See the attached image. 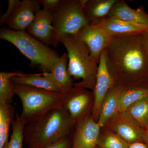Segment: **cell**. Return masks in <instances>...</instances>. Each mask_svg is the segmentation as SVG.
<instances>
[{
	"label": "cell",
	"instance_id": "1",
	"mask_svg": "<svg viewBox=\"0 0 148 148\" xmlns=\"http://www.w3.org/2000/svg\"><path fill=\"white\" fill-rule=\"evenodd\" d=\"M105 50L114 86L123 90L148 87V54L142 33L113 36Z\"/></svg>",
	"mask_w": 148,
	"mask_h": 148
},
{
	"label": "cell",
	"instance_id": "2",
	"mask_svg": "<svg viewBox=\"0 0 148 148\" xmlns=\"http://www.w3.org/2000/svg\"><path fill=\"white\" fill-rule=\"evenodd\" d=\"M76 125L61 106L27 123L24 128V142L29 148H43L73 137Z\"/></svg>",
	"mask_w": 148,
	"mask_h": 148
},
{
	"label": "cell",
	"instance_id": "3",
	"mask_svg": "<svg viewBox=\"0 0 148 148\" xmlns=\"http://www.w3.org/2000/svg\"><path fill=\"white\" fill-rule=\"evenodd\" d=\"M67 51L69 64L67 71L70 76L82 79L74 86L90 89L95 88L98 64L93 58L87 45L75 35H66L58 37Z\"/></svg>",
	"mask_w": 148,
	"mask_h": 148
},
{
	"label": "cell",
	"instance_id": "4",
	"mask_svg": "<svg viewBox=\"0 0 148 148\" xmlns=\"http://www.w3.org/2000/svg\"><path fill=\"white\" fill-rule=\"evenodd\" d=\"M0 38L11 43L31 61L33 66H39L45 73H50L60 56L55 50L42 42L27 31L4 28Z\"/></svg>",
	"mask_w": 148,
	"mask_h": 148
},
{
	"label": "cell",
	"instance_id": "5",
	"mask_svg": "<svg viewBox=\"0 0 148 148\" xmlns=\"http://www.w3.org/2000/svg\"><path fill=\"white\" fill-rule=\"evenodd\" d=\"M15 94L21 100L20 118L27 123L34 121L53 109L62 106L63 94L29 85L15 84Z\"/></svg>",
	"mask_w": 148,
	"mask_h": 148
},
{
	"label": "cell",
	"instance_id": "6",
	"mask_svg": "<svg viewBox=\"0 0 148 148\" xmlns=\"http://www.w3.org/2000/svg\"><path fill=\"white\" fill-rule=\"evenodd\" d=\"M84 0H60L53 12L55 45L61 36L76 35L89 24L83 11Z\"/></svg>",
	"mask_w": 148,
	"mask_h": 148
},
{
	"label": "cell",
	"instance_id": "7",
	"mask_svg": "<svg viewBox=\"0 0 148 148\" xmlns=\"http://www.w3.org/2000/svg\"><path fill=\"white\" fill-rule=\"evenodd\" d=\"M62 93V106L77 125L91 115L94 104L93 91L74 86Z\"/></svg>",
	"mask_w": 148,
	"mask_h": 148
},
{
	"label": "cell",
	"instance_id": "8",
	"mask_svg": "<svg viewBox=\"0 0 148 148\" xmlns=\"http://www.w3.org/2000/svg\"><path fill=\"white\" fill-rule=\"evenodd\" d=\"M87 45L93 58L99 64L101 53L108 46L112 37L105 29L88 24L75 35Z\"/></svg>",
	"mask_w": 148,
	"mask_h": 148
},
{
	"label": "cell",
	"instance_id": "9",
	"mask_svg": "<svg viewBox=\"0 0 148 148\" xmlns=\"http://www.w3.org/2000/svg\"><path fill=\"white\" fill-rule=\"evenodd\" d=\"M107 124L110 131L128 144L144 141L145 130L139 126L125 112L118 113Z\"/></svg>",
	"mask_w": 148,
	"mask_h": 148
},
{
	"label": "cell",
	"instance_id": "10",
	"mask_svg": "<svg viewBox=\"0 0 148 148\" xmlns=\"http://www.w3.org/2000/svg\"><path fill=\"white\" fill-rule=\"evenodd\" d=\"M113 85V81L106 64V52L104 50L100 57L96 84L93 90L94 100L92 116L96 122L98 121L100 116L103 101Z\"/></svg>",
	"mask_w": 148,
	"mask_h": 148
},
{
	"label": "cell",
	"instance_id": "11",
	"mask_svg": "<svg viewBox=\"0 0 148 148\" xmlns=\"http://www.w3.org/2000/svg\"><path fill=\"white\" fill-rule=\"evenodd\" d=\"M101 128L92 115L77 124L73 136L72 148H97Z\"/></svg>",
	"mask_w": 148,
	"mask_h": 148
},
{
	"label": "cell",
	"instance_id": "12",
	"mask_svg": "<svg viewBox=\"0 0 148 148\" xmlns=\"http://www.w3.org/2000/svg\"><path fill=\"white\" fill-rule=\"evenodd\" d=\"M40 5L39 0L20 1L6 24L13 30L27 31L34 20L37 12L40 10Z\"/></svg>",
	"mask_w": 148,
	"mask_h": 148
},
{
	"label": "cell",
	"instance_id": "13",
	"mask_svg": "<svg viewBox=\"0 0 148 148\" xmlns=\"http://www.w3.org/2000/svg\"><path fill=\"white\" fill-rule=\"evenodd\" d=\"M52 12L42 9L36 14L34 21L27 29L29 34L49 45H55Z\"/></svg>",
	"mask_w": 148,
	"mask_h": 148
},
{
	"label": "cell",
	"instance_id": "14",
	"mask_svg": "<svg viewBox=\"0 0 148 148\" xmlns=\"http://www.w3.org/2000/svg\"><path fill=\"white\" fill-rule=\"evenodd\" d=\"M107 17L133 24L148 26V14L145 12L143 6L134 9L130 7L123 0H117Z\"/></svg>",
	"mask_w": 148,
	"mask_h": 148
},
{
	"label": "cell",
	"instance_id": "15",
	"mask_svg": "<svg viewBox=\"0 0 148 148\" xmlns=\"http://www.w3.org/2000/svg\"><path fill=\"white\" fill-rule=\"evenodd\" d=\"M117 0H84L83 11L89 24L97 25L108 15Z\"/></svg>",
	"mask_w": 148,
	"mask_h": 148
},
{
	"label": "cell",
	"instance_id": "16",
	"mask_svg": "<svg viewBox=\"0 0 148 148\" xmlns=\"http://www.w3.org/2000/svg\"><path fill=\"white\" fill-rule=\"evenodd\" d=\"M96 26L105 29L112 36L142 33L148 30V26L133 24L108 17Z\"/></svg>",
	"mask_w": 148,
	"mask_h": 148
},
{
	"label": "cell",
	"instance_id": "17",
	"mask_svg": "<svg viewBox=\"0 0 148 148\" xmlns=\"http://www.w3.org/2000/svg\"><path fill=\"white\" fill-rule=\"evenodd\" d=\"M15 84L29 85L52 92L61 93V88L49 75L48 73L42 74H24L20 76L12 78Z\"/></svg>",
	"mask_w": 148,
	"mask_h": 148
},
{
	"label": "cell",
	"instance_id": "18",
	"mask_svg": "<svg viewBox=\"0 0 148 148\" xmlns=\"http://www.w3.org/2000/svg\"><path fill=\"white\" fill-rule=\"evenodd\" d=\"M122 90L119 86L113 85L109 90L103 101L97 121L101 127L118 113L120 95Z\"/></svg>",
	"mask_w": 148,
	"mask_h": 148
},
{
	"label": "cell",
	"instance_id": "19",
	"mask_svg": "<svg viewBox=\"0 0 148 148\" xmlns=\"http://www.w3.org/2000/svg\"><path fill=\"white\" fill-rule=\"evenodd\" d=\"M68 61V54L64 53L56 62L50 73H48L61 88V93L66 92L74 86L73 79L67 71Z\"/></svg>",
	"mask_w": 148,
	"mask_h": 148
},
{
	"label": "cell",
	"instance_id": "20",
	"mask_svg": "<svg viewBox=\"0 0 148 148\" xmlns=\"http://www.w3.org/2000/svg\"><path fill=\"white\" fill-rule=\"evenodd\" d=\"M15 112V108L11 104L0 103V148H4L9 141L10 127Z\"/></svg>",
	"mask_w": 148,
	"mask_h": 148
},
{
	"label": "cell",
	"instance_id": "21",
	"mask_svg": "<svg viewBox=\"0 0 148 148\" xmlns=\"http://www.w3.org/2000/svg\"><path fill=\"white\" fill-rule=\"evenodd\" d=\"M148 97V87H135L122 90L120 95L118 113H124L130 106Z\"/></svg>",
	"mask_w": 148,
	"mask_h": 148
},
{
	"label": "cell",
	"instance_id": "22",
	"mask_svg": "<svg viewBox=\"0 0 148 148\" xmlns=\"http://www.w3.org/2000/svg\"><path fill=\"white\" fill-rule=\"evenodd\" d=\"M24 74L21 71L1 72L0 73V103L11 104L15 94L12 78Z\"/></svg>",
	"mask_w": 148,
	"mask_h": 148
},
{
	"label": "cell",
	"instance_id": "23",
	"mask_svg": "<svg viewBox=\"0 0 148 148\" xmlns=\"http://www.w3.org/2000/svg\"><path fill=\"white\" fill-rule=\"evenodd\" d=\"M125 113L141 128L145 129L148 127V97L132 104Z\"/></svg>",
	"mask_w": 148,
	"mask_h": 148
},
{
	"label": "cell",
	"instance_id": "24",
	"mask_svg": "<svg viewBox=\"0 0 148 148\" xmlns=\"http://www.w3.org/2000/svg\"><path fill=\"white\" fill-rule=\"evenodd\" d=\"M27 123L16 114V119L12 124V133L10 140L4 148H23L24 128Z\"/></svg>",
	"mask_w": 148,
	"mask_h": 148
},
{
	"label": "cell",
	"instance_id": "25",
	"mask_svg": "<svg viewBox=\"0 0 148 148\" xmlns=\"http://www.w3.org/2000/svg\"><path fill=\"white\" fill-rule=\"evenodd\" d=\"M129 144L112 131H108L99 138L98 145L102 148H127Z\"/></svg>",
	"mask_w": 148,
	"mask_h": 148
},
{
	"label": "cell",
	"instance_id": "26",
	"mask_svg": "<svg viewBox=\"0 0 148 148\" xmlns=\"http://www.w3.org/2000/svg\"><path fill=\"white\" fill-rule=\"evenodd\" d=\"M20 1L19 0H8V7L7 10L5 13L2 14L0 17L1 25L2 26L4 24H6L11 16L16 5L18 4Z\"/></svg>",
	"mask_w": 148,
	"mask_h": 148
},
{
	"label": "cell",
	"instance_id": "27",
	"mask_svg": "<svg viewBox=\"0 0 148 148\" xmlns=\"http://www.w3.org/2000/svg\"><path fill=\"white\" fill-rule=\"evenodd\" d=\"M73 137L64 138L43 148H72Z\"/></svg>",
	"mask_w": 148,
	"mask_h": 148
},
{
	"label": "cell",
	"instance_id": "28",
	"mask_svg": "<svg viewBox=\"0 0 148 148\" xmlns=\"http://www.w3.org/2000/svg\"><path fill=\"white\" fill-rule=\"evenodd\" d=\"M60 0H39L43 9L53 13V10L58 5Z\"/></svg>",
	"mask_w": 148,
	"mask_h": 148
},
{
	"label": "cell",
	"instance_id": "29",
	"mask_svg": "<svg viewBox=\"0 0 148 148\" xmlns=\"http://www.w3.org/2000/svg\"><path fill=\"white\" fill-rule=\"evenodd\" d=\"M127 148H148V146L145 143L139 142L129 144Z\"/></svg>",
	"mask_w": 148,
	"mask_h": 148
},
{
	"label": "cell",
	"instance_id": "30",
	"mask_svg": "<svg viewBox=\"0 0 148 148\" xmlns=\"http://www.w3.org/2000/svg\"><path fill=\"white\" fill-rule=\"evenodd\" d=\"M142 35L143 44L148 54V30L143 32Z\"/></svg>",
	"mask_w": 148,
	"mask_h": 148
},
{
	"label": "cell",
	"instance_id": "31",
	"mask_svg": "<svg viewBox=\"0 0 148 148\" xmlns=\"http://www.w3.org/2000/svg\"><path fill=\"white\" fill-rule=\"evenodd\" d=\"M144 142L148 146V127L145 129V134H144Z\"/></svg>",
	"mask_w": 148,
	"mask_h": 148
},
{
	"label": "cell",
	"instance_id": "32",
	"mask_svg": "<svg viewBox=\"0 0 148 148\" xmlns=\"http://www.w3.org/2000/svg\"><path fill=\"white\" fill-rule=\"evenodd\" d=\"M101 148V147H99V148Z\"/></svg>",
	"mask_w": 148,
	"mask_h": 148
}]
</instances>
